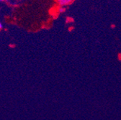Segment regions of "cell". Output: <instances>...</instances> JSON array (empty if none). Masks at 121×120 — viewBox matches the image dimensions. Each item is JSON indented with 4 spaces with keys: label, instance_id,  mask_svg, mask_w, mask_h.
Instances as JSON below:
<instances>
[{
    "label": "cell",
    "instance_id": "cell-1",
    "mask_svg": "<svg viewBox=\"0 0 121 120\" xmlns=\"http://www.w3.org/2000/svg\"><path fill=\"white\" fill-rule=\"evenodd\" d=\"M74 0H56V2L59 6L61 7H65L67 6L70 4H71Z\"/></svg>",
    "mask_w": 121,
    "mask_h": 120
},
{
    "label": "cell",
    "instance_id": "cell-2",
    "mask_svg": "<svg viewBox=\"0 0 121 120\" xmlns=\"http://www.w3.org/2000/svg\"><path fill=\"white\" fill-rule=\"evenodd\" d=\"M65 10H66L65 7H61V6H60L59 8H58V12H59V13H63V12H65Z\"/></svg>",
    "mask_w": 121,
    "mask_h": 120
},
{
    "label": "cell",
    "instance_id": "cell-3",
    "mask_svg": "<svg viewBox=\"0 0 121 120\" xmlns=\"http://www.w3.org/2000/svg\"><path fill=\"white\" fill-rule=\"evenodd\" d=\"M3 28V25L2 24V22H0V29H2Z\"/></svg>",
    "mask_w": 121,
    "mask_h": 120
},
{
    "label": "cell",
    "instance_id": "cell-4",
    "mask_svg": "<svg viewBox=\"0 0 121 120\" xmlns=\"http://www.w3.org/2000/svg\"><path fill=\"white\" fill-rule=\"evenodd\" d=\"M4 1H5V0H0V2H4Z\"/></svg>",
    "mask_w": 121,
    "mask_h": 120
}]
</instances>
